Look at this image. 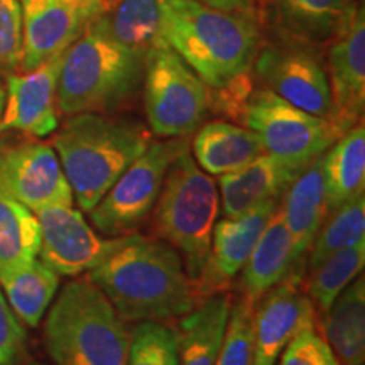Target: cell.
<instances>
[{"label":"cell","mask_w":365,"mask_h":365,"mask_svg":"<svg viewBox=\"0 0 365 365\" xmlns=\"http://www.w3.org/2000/svg\"><path fill=\"white\" fill-rule=\"evenodd\" d=\"M125 322H164L190 313L196 291L181 255L164 240L130 234L124 245L88 271Z\"/></svg>","instance_id":"obj_1"},{"label":"cell","mask_w":365,"mask_h":365,"mask_svg":"<svg viewBox=\"0 0 365 365\" xmlns=\"http://www.w3.org/2000/svg\"><path fill=\"white\" fill-rule=\"evenodd\" d=\"M161 39L213 90L245 78L261 48L254 14L223 12L202 0H163Z\"/></svg>","instance_id":"obj_2"},{"label":"cell","mask_w":365,"mask_h":365,"mask_svg":"<svg viewBox=\"0 0 365 365\" xmlns=\"http://www.w3.org/2000/svg\"><path fill=\"white\" fill-rule=\"evenodd\" d=\"M144 125L103 113L71 115L53 139L73 200L88 213L127 168L148 149Z\"/></svg>","instance_id":"obj_3"},{"label":"cell","mask_w":365,"mask_h":365,"mask_svg":"<svg viewBox=\"0 0 365 365\" xmlns=\"http://www.w3.org/2000/svg\"><path fill=\"white\" fill-rule=\"evenodd\" d=\"M145 54L125 48L108 34L100 16L63 54L56 105L65 115H110L143 85Z\"/></svg>","instance_id":"obj_4"},{"label":"cell","mask_w":365,"mask_h":365,"mask_svg":"<svg viewBox=\"0 0 365 365\" xmlns=\"http://www.w3.org/2000/svg\"><path fill=\"white\" fill-rule=\"evenodd\" d=\"M125 319L88 277L63 287L44 323V345L56 365H127Z\"/></svg>","instance_id":"obj_5"},{"label":"cell","mask_w":365,"mask_h":365,"mask_svg":"<svg viewBox=\"0 0 365 365\" xmlns=\"http://www.w3.org/2000/svg\"><path fill=\"white\" fill-rule=\"evenodd\" d=\"M154 208L158 235L181 255L196 289L208 262L220 195L215 180L195 163L190 149L173 161Z\"/></svg>","instance_id":"obj_6"},{"label":"cell","mask_w":365,"mask_h":365,"mask_svg":"<svg viewBox=\"0 0 365 365\" xmlns=\"http://www.w3.org/2000/svg\"><path fill=\"white\" fill-rule=\"evenodd\" d=\"M144 108L150 130L159 137H188L212 108V88L164 41L144 58Z\"/></svg>","instance_id":"obj_7"},{"label":"cell","mask_w":365,"mask_h":365,"mask_svg":"<svg viewBox=\"0 0 365 365\" xmlns=\"http://www.w3.org/2000/svg\"><path fill=\"white\" fill-rule=\"evenodd\" d=\"M190 149L186 137L150 140L148 149L90 210V222L105 237L130 235L150 215L173 161Z\"/></svg>","instance_id":"obj_8"},{"label":"cell","mask_w":365,"mask_h":365,"mask_svg":"<svg viewBox=\"0 0 365 365\" xmlns=\"http://www.w3.org/2000/svg\"><path fill=\"white\" fill-rule=\"evenodd\" d=\"M239 118L259 135L264 153L296 164L312 163L341 135L328 118L301 110L267 88L250 91Z\"/></svg>","instance_id":"obj_9"},{"label":"cell","mask_w":365,"mask_h":365,"mask_svg":"<svg viewBox=\"0 0 365 365\" xmlns=\"http://www.w3.org/2000/svg\"><path fill=\"white\" fill-rule=\"evenodd\" d=\"M314 48L317 46L284 39L259 48L252 66L264 88L301 110L330 120V85Z\"/></svg>","instance_id":"obj_10"},{"label":"cell","mask_w":365,"mask_h":365,"mask_svg":"<svg viewBox=\"0 0 365 365\" xmlns=\"http://www.w3.org/2000/svg\"><path fill=\"white\" fill-rule=\"evenodd\" d=\"M41 228V262L58 276H78L102 264L129 235H98L73 205H53L34 212Z\"/></svg>","instance_id":"obj_11"},{"label":"cell","mask_w":365,"mask_h":365,"mask_svg":"<svg viewBox=\"0 0 365 365\" xmlns=\"http://www.w3.org/2000/svg\"><path fill=\"white\" fill-rule=\"evenodd\" d=\"M0 195L31 212L73 205L56 150L44 143H22L0 153Z\"/></svg>","instance_id":"obj_12"},{"label":"cell","mask_w":365,"mask_h":365,"mask_svg":"<svg viewBox=\"0 0 365 365\" xmlns=\"http://www.w3.org/2000/svg\"><path fill=\"white\" fill-rule=\"evenodd\" d=\"M330 122L341 134L357 125L365 105V12L360 2L328 49Z\"/></svg>","instance_id":"obj_13"},{"label":"cell","mask_w":365,"mask_h":365,"mask_svg":"<svg viewBox=\"0 0 365 365\" xmlns=\"http://www.w3.org/2000/svg\"><path fill=\"white\" fill-rule=\"evenodd\" d=\"M303 277L287 274L255 304L252 365H274L296 333L317 325V309L304 293Z\"/></svg>","instance_id":"obj_14"},{"label":"cell","mask_w":365,"mask_h":365,"mask_svg":"<svg viewBox=\"0 0 365 365\" xmlns=\"http://www.w3.org/2000/svg\"><path fill=\"white\" fill-rule=\"evenodd\" d=\"M63 54L33 71L7 75L0 132L17 130L31 137H46L58 129L56 88Z\"/></svg>","instance_id":"obj_15"},{"label":"cell","mask_w":365,"mask_h":365,"mask_svg":"<svg viewBox=\"0 0 365 365\" xmlns=\"http://www.w3.org/2000/svg\"><path fill=\"white\" fill-rule=\"evenodd\" d=\"M22 59L19 70L33 71L65 53L85 33L90 17L59 0H21Z\"/></svg>","instance_id":"obj_16"},{"label":"cell","mask_w":365,"mask_h":365,"mask_svg":"<svg viewBox=\"0 0 365 365\" xmlns=\"http://www.w3.org/2000/svg\"><path fill=\"white\" fill-rule=\"evenodd\" d=\"M279 203L281 200H267L242 215L225 217L215 223L207 267L196 289L208 296L213 286L234 279L249 261Z\"/></svg>","instance_id":"obj_17"},{"label":"cell","mask_w":365,"mask_h":365,"mask_svg":"<svg viewBox=\"0 0 365 365\" xmlns=\"http://www.w3.org/2000/svg\"><path fill=\"white\" fill-rule=\"evenodd\" d=\"M279 212L293 237V269L289 274L304 276V264L312 244L328 217L323 154L299 173L282 195Z\"/></svg>","instance_id":"obj_18"},{"label":"cell","mask_w":365,"mask_h":365,"mask_svg":"<svg viewBox=\"0 0 365 365\" xmlns=\"http://www.w3.org/2000/svg\"><path fill=\"white\" fill-rule=\"evenodd\" d=\"M308 164L289 163L264 153L247 166L222 175L218 195L223 215L237 217L267 200H281Z\"/></svg>","instance_id":"obj_19"},{"label":"cell","mask_w":365,"mask_h":365,"mask_svg":"<svg viewBox=\"0 0 365 365\" xmlns=\"http://www.w3.org/2000/svg\"><path fill=\"white\" fill-rule=\"evenodd\" d=\"M271 24L284 39L312 46L335 38L357 7L355 0H261Z\"/></svg>","instance_id":"obj_20"},{"label":"cell","mask_w":365,"mask_h":365,"mask_svg":"<svg viewBox=\"0 0 365 365\" xmlns=\"http://www.w3.org/2000/svg\"><path fill=\"white\" fill-rule=\"evenodd\" d=\"M264 154V145L254 130L227 120L200 125L193 139L195 163L208 175H228L247 166Z\"/></svg>","instance_id":"obj_21"},{"label":"cell","mask_w":365,"mask_h":365,"mask_svg":"<svg viewBox=\"0 0 365 365\" xmlns=\"http://www.w3.org/2000/svg\"><path fill=\"white\" fill-rule=\"evenodd\" d=\"M230 296L208 294L178 323V352L180 365H215L225 333Z\"/></svg>","instance_id":"obj_22"},{"label":"cell","mask_w":365,"mask_h":365,"mask_svg":"<svg viewBox=\"0 0 365 365\" xmlns=\"http://www.w3.org/2000/svg\"><path fill=\"white\" fill-rule=\"evenodd\" d=\"M293 269V237L276 210L266 230L242 269V287L249 301L257 304L267 291L277 286Z\"/></svg>","instance_id":"obj_23"},{"label":"cell","mask_w":365,"mask_h":365,"mask_svg":"<svg viewBox=\"0 0 365 365\" xmlns=\"http://www.w3.org/2000/svg\"><path fill=\"white\" fill-rule=\"evenodd\" d=\"M325 340L341 365L365 362V279L355 277L333 301L323 322Z\"/></svg>","instance_id":"obj_24"},{"label":"cell","mask_w":365,"mask_h":365,"mask_svg":"<svg viewBox=\"0 0 365 365\" xmlns=\"http://www.w3.org/2000/svg\"><path fill=\"white\" fill-rule=\"evenodd\" d=\"M328 212L364 195L365 188V129L354 125L323 153ZM328 213V215H330Z\"/></svg>","instance_id":"obj_25"},{"label":"cell","mask_w":365,"mask_h":365,"mask_svg":"<svg viewBox=\"0 0 365 365\" xmlns=\"http://www.w3.org/2000/svg\"><path fill=\"white\" fill-rule=\"evenodd\" d=\"M59 276L41 261L0 269V289L14 314L26 327L36 328L58 293Z\"/></svg>","instance_id":"obj_26"},{"label":"cell","mask_w":365,"mask_h":365,"mask_svg":"<svg viewBox=\"0 0 365 365\" xmlns=\"http://www.w3.org/2000/svg\"><path fill=\"white\" fill-rule=\"evenodd\" d=\"M161 6L163 0H113L102 17L117 43L145 54L161 41Z\"/></svg>","instance_id":"obj_27"},{"label":"cell","mask_w":365,"mask_h":365,"mask_svg":"<svg viewBox=\"0 0 365 365\" xmlns=\"http://www.w3.org/2000/svg\"><path fill=\"white\" fill-rule=\"evenodd\" d=\"M41 247V228L34 212L0 195V269L34 261Z\"/></svg>","instance_id":"obj_28"},{"label":"cell","mask_w":365,"mask_h":365,"mask_svg":"<svg viewBox=\"0 0 365 365\" xmlns=\"http://www.w3.org/2000/svg\"><path fill=\"white\" fill-rule=\"evenodd\" d=\"M365 264V242L350 245L328 255L317 267L309 269L307 291L317 312L327 313L333 301L362 272Z\"/></svg>","instance_id":"obj_29"},{"label":"cell","mask_w":365,"mask_h":365,"mask_svg":"<svg viewBox=\"0 0 365 365\" xmlns=\"http://www.w3.org/2000/svg\"><path fill=\"white\" fill-rule=\"evenodd\" d=\"M365 242V196H355L333 210L314 237L307 262L308 267H317L328 255L339 252L350 245Z\"/></svg>","instance_id":"obj_30"},{"label":"cell","mask_w":365,"mask_h":365,"mask_svg":"<svg viewBox=\"0 0 365 365\" xmlns=\"http://www.w3.org/2000/svg\"><path fill=\"white\" fill-rule=\"evenodd\" d=\"M127 365H180L176 331L164 322H137Z\"/></svg>","instance_id":"obj_31"},{"label":"cell","mask_w":365,"mask_h":365,"mask_svg":"<svg viewBox=\"0 0 365 365\" xmlns=\"http://www.w3.org/2000/svg\"><path fill=\"white\" fill-rule=\"evenodd\" d=\"M255 304L244 294L230 304L215 365H252Z\"/></svg>","instance_id":"obj_32"},{"label":"cell","mask_w":365,"mask_h":365,"mask_svg":"<svg viewBox=\"0 0 365 365\" xmlns=\"http://www.w3.org/2000/svg\"><path fill=\"white\" fill-rule=\"evenodd\" d=\"M22 59L21 0H0V75H11Z\"/></svg>","instance_id":"obj_33"},{"label":"cell","mask_w":365,"mask_h":365,"mask_svg":"<svg viewBox=\"0 0 365 365\" xmlns=\"http://www.w3.org/2000/svg\"><path fill=\"white\" fill-rule=\"evenodd\" d=\"M279 357V365H341L327 340L317 331V325L296 333Z\"/></svg>","instance_id":"obj_34"},{"label":"cell","mask_w":365,"mask_h":365,"mask_svg":"<svg viewBox=\"0 0 365 365\" xmlns=\"http://www.w3.org/2000/svg\"><path fill=\"white\" fill-rule=\"evenodd\" d=\"M26 345V330L0 289V365H17Z\"/></svg>","instance_id":"obj_35"},{"label":"cell","mask_w":365,"mask_h":365,"mask_svg":"<svg viewBox=\"0 0 365 365\" xmlns=\"http://www.w3.org/2000/svg\"><path fill=\"white\" fill-rule=\"evenodd\" d=\"M59 2L68 4L70 7L76 9V11L85 14L86 17H90L91 21L97 19V17L107 12L108 7H110L108 0H59Z\"/></svg>","instance_id":"obj_36"},{"label":"cell","mask_w":365,"mask_h":365,"mask_svg":"<svg viewBox=\"0 0 365 365\" xmlns=\"http://www.w3.org/2000/svg\"><path fill=\"white\" fill-rule=\"evenodd\" d=\"M208 7L218 9L223 12H247L252 14L254 0H202Z\"/></svg>","instance_id":"obj_37"},{"label":"cell","mask_w":365,"mask_h":365,"mask_svg":"<svg viewBox=\"0 0 365 365\" xmlns=\"http://www.w3.org/2000/svg\"><path fill=\"white\" fill-rule=\"evenodd\" d=\"M4 102H6V90L0 85V120H2V112H4Z\"/></svg>","instance_id":"obj_38"},{"label":"cell","mask_w":365,"mask_h":365,"mask_svg":"<svg viewBox=\"0 0 365 365\" xmlns=\"http://www.w3.org/2000/svg\"><path fill=\"white\" fill-rule=\"evenodd\" d=\"M31 365H48V364H43V362H34V364H31Z\"/></svg>","instance_id":"obj_39"},{"label":"cell","mask_w":365,"mask_h":365,"mask_svg":"<svg viewBox=\"0 0 365 365\" xmlns=\"http://www.w3.org/2000/svg\"><path fill=\"white\" fill-rule=\"evenodd\" d=\"M108 2H110V6H112V2H113V0H108Z\"/></svg>","instance_id":"obj_40"}]
</instances>
